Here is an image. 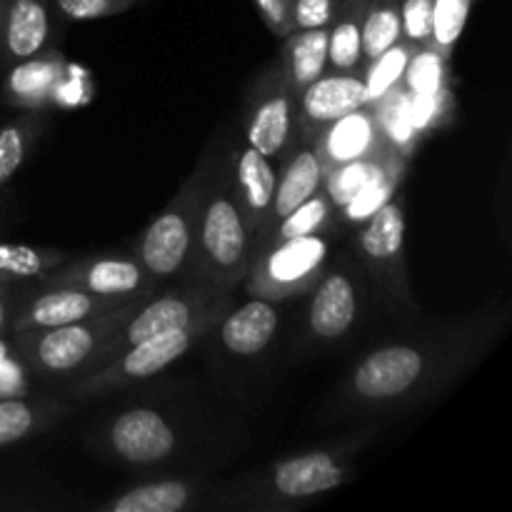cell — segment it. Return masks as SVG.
<instances>
[{
  "mask_svg": "<svg viewBox=\"0 0 512 512\" xmlns=\"http://www.w3.org/2000/svg\"><path fill=\"white\" fill-rule=\"evenodd\" d=\"M488 333L490 328L470 323L435 338L375 348L355 365L340 388V405L353 415L410 408L470 368L483 350L480 338Z\"/></svg>",
  "mask_w": 512,
  "mask_h": 512,
  "instance_id": "6da1fadb",
  "label": "cell"
},
{
  "mask_svg": "<svg viewBox=\"0 0 512 512\" xmlns=\"http://www.w3.org/2000/svg\"><path fill=\"white\" fill-rule=\"evenodd\" d=\"M228 308V298L220 295L208 310H205L200 318H195L193 323L185 325L178 330H165V333L153 335V338L143 340V343L133 345L125 353H120L118 358H113L110 363H105L103 368L93 370V373L83 375L78 383L70 388V395L75 400H88L95 395L110 393L115 388H125L130 383H140V380H148L153 375L163 373L165 368L175 363V360L183 358L190 350V345L200 338L203 333H208L215 323L220 320V315Z\"/></svg>",
  "mask_w": 512,
  "mask_h": 512,
  "instance_id": "7a4b0ae2",
  "label": "cell"
},
{
  "mask_svg": "<svg viewBox=\"0 0 512 512\" xmlns=\"http://www.w3.org/2000/svg\"><path fill=\"white\" fill-rule=\"evenodd\" d=\"M150 298L153 293H143L120 308L93 315L88 320L60 325V328L18 333L20 350H23L25 360L45 375H83L105 340L118 333Z\"/></svg>",
  "mask_w": 512,
  "mask_h": 512,
  "instance_id": "3957f363",
  "label": "cell"
},
{
  "mask_svg": "<svg viewBox=\"0 0 512 512\" xmlns=\"http://www.w3.org/2000/svg\"><path fill=\"white\" fill-rule=\"evenodd\" d=\"M250 225L235 190H205L195 245L210 283L233 288L250 268Z\"/></svg>",
  "mask_w": 512,
  "mask_h": 512,
  "instance_id": "277c9868",
  "label": "cell"
},
{
  "mask_svg": "<svg viewBox=\"0 0 512 512\" xmlns=\"http://www.w3.org/2000/svg\"><path fill=\"white\" fill-rule=\"evenodd\" d=\"M328 265V238L313 233L273 243L245 273L253 298L288 300L315 288Z\"/></svg>",
  "mask_w": 512,
  "mask_h": 512,
  "instance_id": "5b68a950",
  "label": "cell"
},
{
  "mask_svg": "<svg viewBox=\"0 0 512 512\" xmlns=\"http://www.w3.org/2000/svg\"><path fill=\"white\" fill-rule=\"evenodd\" d=\"M205 188L203 175L188 180L173 203L145 228L138 243V263L155 280L173 278L188 263L195 248L200 208H203Z\"/></svg>",
  "mask_w": 512,
  "mask_h": 512,
  "instance_id": "8992f818",
  "label": "cell"
},
{
  "mask_svg": "<svg viewBox=\"0 0 512 512\" xmlns=\"http://www.w3.org/2000/svg\"><path fill=\"white\" fill-rule=\"evenodd\" d=\"M215 300L218 298L210 290H193V293H180L178 290V293L158 295V298L153 295L118 333L105 340L103 348L93 355V360H90L88 370L83 375L103 368L105 363L118 358L120 353H125L133 345L143 343V340L153 338V335L165 333V330L185 328L195 318H200Z\"/></svg>",
  "mask_w": 512,
  "mask_h": 512,
  "instance_id": "52a82bcc",
  "label": "cell"
},
{
  "mask_svg": "<svg viewBox=\"0 0 512 512\" xmlns=\"http://www.w3.org/2000/svg\"><path fill=\"white\" fill-rule=\"evenodd\" d=\"M295 125H298V95L278 70L268 75L263 88L255 93V103L245 123V140L268 160L280 158L293 143Z\"/></svg>",
  "mask_w": 512,
  "mask_h": 512,
  "instance_id": "ba28073f",
  "label": "cell"
},
{
  "mask_svg": "<svg viewBox=\"0 0 512 512\" xmlns=\"http://www.w3.org/2000/svg\"><path fill=\"white\" fill-rule=\"evenodd\" d=\"M360 255L375 278L395 295H408V283H405V263H403V245H405V208L403 200L393 198L383 205L375 215H370L363 223L358 235Z\"/></svg>",
  "mask_w": 512,
  "mask_h": 512,
  "instance_id": "9c48e42d",
  "label": "cell"
},
{
  "mask_svg": "<svg viewBox=\"0 0 512 512\" xmlns=\"http://www.w3.org/2000/svg\"><path fill=\"white\" fill-rule=\"evenodd\" d=\"M45 278L48 285H70L115 300H133L143 293H153L155 288V278L138 263V258L80 260L58 273L50 270Z\"/></svg>",
  "mask_w": 512,
  "mask_h": 512,
  "instance_id": "30bf717a",
  "label": "cell"
},
{
  "mask_svg": "<svg viewBox=\"0 0 512 512\" xmlns=\"http://www.w3.org/2000/svg\"><path fill=\"white\" fill-rule=\"evenodd\" d=\"M363 105L368 100L360 73H323L298 93V128L305 143H313L325 125Z\"/></svg>",
  "mask_w": 512,
  "mask_h": 512,
  "instance_id": "8fae6325",
  "label": "cell"
},
{
  "mask_svg": "<svg viewBox=\"0 0 512 512\" xmlns=\"http://www.w3.org/2000/svg\"><path fill=\"white\" fill-rule=\"evenodd\" d=\"M388 145V138L380 130L378 115L370 105H363V108L328 123L313 140V148L325 173L343 163L378 155Z\"/></svg>",
  "mask_w": 512,
  "mask_h": 512,
  "instance_id": "7c38bea8",
  "label": "cell"
},
{
  "mask_svg": "<svg viewBox=\"0 0 512 512\" xmlns=\"http://www.w3.org/2000/svg\"><path fill=\"white\" fill-rule=\"evenodd\" d=\"M128 300L100 298V295L88 293L83 288H70V285H50L45 293L30 300L23 313L15 318V333H28V330L60 328V325L88 320L93 315L108 313V310L120 308Z\"/></svg>",
  "mask_w": 512,
  "mask_h": 512,
  "instance_id": "4fadbf2b",
  "label": "cell"
},
{
  "mask_svg": "<svg viewBox=\"0 0 512 512\" xmlns=\"http://www.w3.org/2000/svg\"><path fill=\"white\" fill-rule=\"evenodd\" d=\"M110 445L118 458L135 465H150L173 453L178 435L158 410L130 408L110 425Z\"/></svg>",
  "mask_w": 512,
  "mask_h": 512,
  "instance_id": "5bb4252c",
  "label": "cell"
},
{
  "mask_svg": "<svg viewBox=\"0 0 512 512\" xmlns=\"http://www.w3.org/2000/svg\"><path fill=\"white\" fill-rule=\"evenodd\" d=\"M50 35L48 0H0V58L8 63L38 58Z\"/></svg>",
  "mask_w": 512,
  "mask_h": 512,
  "instance_id": "9a60e30c",
  "label": "cell"
},
{
  "mask_svg": "<svg viewBox=\"0 0 512 512\" xmlns=\"http://www.w3.org/2000/svg\"><path fill=\"white\" fill-rule=\"evenodd\" d=\"M358 285L343 270H330L315 283L313 303L308 308V330L315 340H338L358 320Z\"/></svg>",
  "mask_w": 512,
  "mask_h": 512,
  "instance_id": "2e32d148",
  "label": "cell"
},
{
  "mask_svg": "<svg viewBox=\"0 0 512 512\" xmlns=\"http://www.w3.org/2000/svg\"><path fill=\"white\" fill-rule=\"evenodd\" d=\"M350 478L348 468L333 453H305L298 458L280 460L270 475V488L285 500L313 498L328 493Z\"/></svg>",
  "mask_w": 512,
  "mask_h": 512,
  "instance_id": "e0dca14e",
  "label": "cell"
},
{
  "mask_svg": "<svg viewBox=\"0 0 512 512\" xmlns=\"http://www.w3.org/2000/svg\"><path fill=\"white\" fill-rule=\"evenodd\" d=\"M278 308L273 300L250 298L225 315L220 323V343L235 358H253L273 343L278 333Z\"/></svg>",
  "mask_w": 512,
  "mask_h": 512,
  "instance_id": "ac0fdd59",
  "label": "cell"
},
{
  "mask_svg": "<svg viewBox=\"0 0 512 512\" xmlns=\"http://www.w3.org/2000/svg\"><path fill=\"white\" fill-rule=\"evenodd\" d=\"M235 183H238L235 193L243 205L245 218H248L250 233H263L270 225L278 173L265 155L245 145L235 160Z\"/></svg>",
  "mask_w": 512,
  "mask_h": 512,
  "instance_id": "d6986e66",
  "label": "cell"
},
{
  "mask_svg": "<svg viewBox=\"0 0 512 512\" xmlns=\"http://www.w3.org/2000/svg\"><path fill=\"white\" fill-rule=\"evenodd\" d=\"M323 178L325 170L320 165L313 143H305L300 148H295V153L285 160V168L278 173L270 225L275 220L285 218L290 210H295L300 203L313 198L315 193H320L323 190Z\"/></svg>",
  "mask_w": 512,
  "mask_h": 512,
  "instance_id": "ffe728a7",
  "label": "cell"
},
{
  "mask_svg": "<svg viewBox=\"0 0 512 512\" xmlns=\"http://www.w3.org/2000/svg\"><path fill=\"white\" fill-rule=\"evenodd\" d=\"M285 40L283 48V68L293 93L308 88L313 80L328 73V28L313 30H293Z\"/></svg>",
  "mask_w": 512,
  "mask_h": 512,
  "instance_id": "44dd1931",
  "label": "cell"
},
{
  "mask_svg": "<svg viewBox=\"0 0 512 512\" xmlns=\"http://www.w3.org/2000/svg\"><path fill=\"white\" fill-rule=\"evenodd\" d=\"M370 0H340L328 25V70L333 73H360L363 48H360V25Z\"/></svg>",
  "mask_w": 512,
  "mask_h": 512,
  "instance_id": "7402d4cb",
  "label": "cell"
},
{
  "mask_svg": "<svg viewBox=\"0 0 512 512\" xmlns=\"http://www.w3.org/2000/svg\"><path fill=\"white\" fill-rule=\"evenodd\" d=\"M405 168H408V155H403L400 150H390L383 158L380 168L375 170V175L370 178V183L350 200L343 208V218L348 223H365L370 215L378 213L388 200L395 198L400 188V180H403Z\"/></svg>",
  "mask_w": 512,
  "mask_h": 512,
  "instance_id": "603a6c76",
  "label": "cell"
},
{
  "mask_svg": "<svg viewBox=\"0 0 512 512\" xmlns=\"http://www.w3.org/2000/svg\"><path fill=\"white\" fill-rule=\"evenodd\" d=\"M65 73V65L60 58L48 55H38V58L23 60L15 63L10 70L8 80H5V93L13 103L18 105H40L45 98H50L55 85L60 83Z\"/></svg>",
  "mask_w": 512,
  "mask_h": 512,
  "instance_id": "cb8c5ba5",
  "label": "cell"
},
{
  "mask_svg": "<svg viewBox=\"0 0 512 512\" xmlns=\"http://www.w3.org/2000/svg\"><path fill=\"white\" fill-rule=\"evenodd\" d=\"M70 408L65 403H30V400L8 398L0 400V448L13 445L38 430L58 423Z\"/></svg>",
  "mask_w": 512,
  "mask_h": 512,
  "instance_id": "d4e9b609",
  "label": "cell"
},
{
  "mask_svg": "<svg viewBox=\"0 0 512 512\" xmlns=\"http://www.w3.org/2000/svg\"><path fill=\"white\" fill-rule=\"evenodd\" d=\"M403 40L400 28L398 0H370L360 25V48H363V68L388 48ZM360 68V70H363Z\"/></svg>",
  "mask_w": 512,
  "mask_h": 512,
  "instance_id": "484cf974",
  "label": "cell"
},
{
  "mask_svg": "<svg viewBox=\"0 0 512 512\" xmlns=\"http://www.w3.org/2000/svg\"><path fill=\"white\" fill-rule=\"evenodd\" d=\"M190 485L180 480L138 485L108 505L113 512H180L190 503Z\"/></svg>",
  "mask_w": 512,
  "mask_h": 512,
  "instance_id": "4316f807",
  "label": "cell"
},
{
  "mask_svg": "<svg viewBox=\"0 0 512 512\" xmlns=\"http://www.w3.org/2000/svg\"><path fill=\"white\" fill-rule=\"evenodd\" d=\"M415 50H418L415 45L405 43V40H398L393 48L380 53L378 58L370 60V63L360 70V78H363L365 83V100H368V105H375L383 95H388L390 90L398 88V85L403 83L405 68H408Z\"/></svg>",
  "mask_w": 512,
  "mask_h": 512,
  "instance_id": "83f0119b",
  "label": "cell"
},
{
  "mask_svg": "<svg viewBox=\"0 0 512 512\" xmlns=\"http://www.w3.org/2000/svg\"><path fill=\"white\" fill-rule=\"evenodd\" d=\"M393 150V145H388L385 150H380L378 155H370V158L353 160V163H343L338 168L328 170L323 178V193L328 195V200L333 203V208L343 210L365 185L370 183V178L375 175V170L380 168L385 155ZM398 150V148H395Z\"/></svg>",
  "mask_w": 512,
  "mask_h": 512,
  "instance_id": "f1b7e54d",
  "label": "cell"
},
{
  "mask_svg": "<svg viewBox=\"0 0 512 512\" xmlns=\"http://www.w3.org/2000/svg\"><path fill=\"white\" fill-rule=\"evenodd\" d=\"M378 115V123L383 135L388 138L390 145L400 150L403 155H410L415 140V128L410 123V93L403 88V83L398 88L390 90L388 95L378 100L375 105H370Z\"/></svg>",
  "mask_w": 512,
  "mask_h": 512,
  "instance_id": "f546056e",
  "label": "cell"
},
{
  "mask_svg": "<svg viewBox=\"0 0 512 512\" xmlns=\"http://www.w3.org/2000/svg\"><path fill=\"white\" fill-rule=\"evenodd\" d=\"M63 260V253H58V250L0 243V285L10 283V280L45 278Z\"/></svg>",
  "mask_w": 512,
  "mask_h": 512,
  "instance_id": "4dcf8cb0",
  "label": "cell"
},
{
  "mask_svg": "<svg viewBox=\"0 0 512 512\" xmlns=\"http://www.w3.org/2000/svg\"><path fill=\"white\" fill-rule=\"evenodd\" d=\"M330 215H333V203H330L328 195L320 190L313 198H308L305 203H300L298 208L290 210L285 218L275 220V228L270 225V233H273L270 245L283 243V240L290 238H303V235L320 233V230L328 225Z\"/></svg>",
  "mask_w": 512,
  "mask_h": 512,
  "instance_id": "1f68e13d",
  "label": "cell"
},
{
  "mask_svg": "<svg viewBox=\"0 0 512 512\" xmlns=\"http://www.w3.org/2000/svg\"><path fill=\"white\" fill-rule=\"evenodd\" d=\"M403 88L410 95H435L445 93L448 88V58L423 45L413 53L403 75Z\"/></svg>",
  "mask_w": 512,
  "mask_h": 512,
  "instance_id": "d6a6232c",
  "label": "cell"
},
{
  "mask_svg": "<svg viewBox=\"0 0 512 512\" xmlns=\"http://www.w3.org/2000/svg\"><path fill=\"white\" fill-rule=\"evenodd\" d=\"M475 0H433V30H430V48L438 50L443 58L450 60L465 25H468L470 10Z\"/></svg>",
  "mask_w": 512,
  "mask_h": 512,
  "instance_id": "836d02e7",
  "label": "cell"
},
{
  "mask_svg": "<svg viewBox=\"0 0 512 512\" xmlns=\"http://www.w3.org/2000/svg\"><path fill=\"white\" fill-rule=\"evenodd\" d=\"M38 120L23 118L0 128V188L20 170L38 135Z\"/></svg>",
  "mask_w": 512,
  "mask_h": 512,
  "instance_id": "e575fe53",
  "label": "cell"
},
{
  "mask_svg": "<svg viewBox=\"0 0 512 512\" xmlns=\"http://www.w3.org/2000/svg\"><path fill=\"white\" fill-rule=\"evenodd\" d=\"M398 8L405 43L415 48L428 45L433 30V0H398Z\"/></svg>",
  "mask_w": 512,
  "mask_h": 512,
  "instance_id": "d590c367",
  "label": "cell"
},
{
  "mask_svg": "<svg viewBox=\"0 0 512 512\" xmlns=\"http://www.w3.org/2000/svg\"><path fill=\"white\" fill-rule=\"evenodd\" d=\"M140 0H55V8L68 20H100L125 13Z\"/></svg>",
  "mask_w": 512,
  "mask_h": 512,
  "instance_id": "8d00e7d4",
  "label": "cell"
},
{
  "mask_svg": "<svg viewBox=\"0 0 512 512\" xmlns=\"http://www.w3.org/2000/svg\"><path fill=\"white\" fill-rule=\"evenodd\" d=\"M338 0H293V30L328 28Z\"/></svg>",
  "mask_w": 512,
  "mask_h": 512,
  "instance_id": "74e56055",
  "label": "cell"
},
{
  "mask_svg": "<svg viewBox=\"0 0 512 512\" xmlns=\"http://www.w3.org/2000/svg\"><path fill=\"white\" fill-rule=\"evenodd\" d=\"M253 3L270 33L278 38H288L293 33V0H253Z\"/></svg>",
  "mask_w": 512,
  "mask_h": 512,
  "instance_id": "f35d334b",
  "label": "cell"
},
{
  "mask_svg": "<svg viewBox=\"0 0 512 512\" xmlns=\"http://www.w3.org/2000/svg\"><path fill=\"white\" fill-rule=\"evenodd\" d=\"M8 315H10V308H8V298L3 295V285H0V330L8 325Z\"/></svg>",
  "mask_w": 512,
  "mask_h": 512,
  "instance_id": "ab89813d",
  "label": "cell"
},
{
  "mask_svg": "<svg viewBox=\"0 0 512 512\" xmlns=\"http://www.w3.org/2000/svg\"><path fill=\"white\" fill-rule=\"evenodd\" d=\"M3 358H5V348H3V345H0V363H3Z\"/></svg>",
  "mask_w": 512,
  "mask_h": 512,
  "instance_id": "60d3db41",
  "label": "cell"
},
{
  "mask_svg": "<svg viewBox=\"0 0 512 512\" xmlns=\"http://www.w3.org/2000/svg\"><path fill=\"white\" fill-rule=\"evenodd\" d=\"M338 3H340V0H338Z\"/></svg>",
  "mask_w": 512,
  "mask_h": 512,
  "instance_id": "b9f144b4",
  "label": "cell"
}]
</instances>
